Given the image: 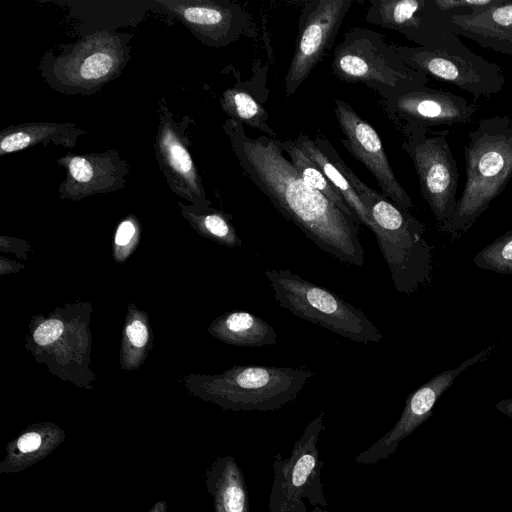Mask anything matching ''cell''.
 Here are the masks:
<instances>
[{"label":"cell","mask_w":512,"mask_h":512,"mask_svg":"<svg viewBox=\"0 0 512 512\" xmlns=\"http://www.w3.org/2000/svg\"><path fill=\"white\" fill-rule=\"evenodd\" d=\"M224 129L244 174L283 217L324 252L347 264H364L358 222L303 181L284 156L280 140L250 138L243 124L231 119Z\"/></svg>","instance_id":"cell-1"},{"label":"cell","mask_w":512,"mask_h":512,"mask_svg":"<svg viewBox=\"0 0 512 512\" xmlns=\"http://www.w3.org/2000/svg\"><path fill=\"white\" fill-rule=\"evenodd\" d=\"M321 148L343 172L366 206L380 252L389 268L395 289L410 294L431 278L432 247L424 238L425 226L383 194L364 184L343 162L328 140Z\"/></svg>","instance_id":"cell-2"},{"label":"cell","mask_w":512,"mask_h":512,"mask_svg":"<svg viewBox=\"0 0 512 512\" xmlns=\"http://www.w3.org/2000/svg\"><path fill=\"white\" fill-rule=\"evenodd\" d=\"M464 148L466 183L452 218L440 231L458 237L476 222L512 178V118L481 119Z\"/></svg>","instance_id":"cell-3"},{"label":"cell","mask_w":512,"mask_h":512,"mask_svg":"<svg viewBox=\"0 0 512 512\" xmlns=\"http://www.w3.org/2000/svg\"><path fill=\"white\" fill-rule=\"evenodd\" d=\"M132 35L106 31L88 34L59 53L47 51L39 64L46 83L67 95L89 96L121 75L130 60Z\"/></svg>","instance_id":"cell-4"},{"label":"cell","mask_w":512,"mask_h":512,"mask_svg":"<svg viewBox=\"0 0 512 512\" xmlns=\"http://www.w3.org/2000/svg\"><path fill=\"white\" fill-rule=\"evenodd\" d=\"M343 82L362 83L376 90L385 101L426 86L428 76L408 66L394 44L372 30L352 28L335 48L331 63Z\"/></svg>","instance_id":"cell-5"},{"label":"cell","mask_w":512,"mask_h":512,"mask_svg":"<svg viewBox=\"0 0 512 512\" xmlns=\"http://www.w3.org/2000/svg\"><path fill=\"white\" fill-rule=\"evenodd\" d=\"M276 302L300 319L361 343H380L383 335L366 315L334 292L288 269L265 271Z\"/></svg>","instance_id":"cell-6"},{"label":"cell","mask_w":512,"mask_h":512,"mask_svg":"<svg viewBox=\"0 0 512 512\" xmlns=\"http://www.w3.org/2000/svg\"><path fill=\"white\" fill-rule=\"evenodd\" d=\"M314 372L304 368L236 366L214 389V399L234 411H274L293 402Z\"/></svg>","instance_id":"cell-7"},{"label":"cell","mask_w":512,"mask_h":512,"mask_svg":"<svg viewBox=\"0 0 512 512\" xmlns=\"http://www.w3.org/2000/svg\"><path fill=\"white\" fill-rule=\"evenodd\" d=\"M323 429L324 412L320 411L305 427L288 458L281 453L274 455L268 512H293L303 499H307L313 507L328 505L321 480L324 463L319 458L318 450Z\"/></svg>","instance_id":"cell-8"},{"label":"cell","mask_w":512,"mask_h":512,"mask_svg":"<svg viewBox=\"0 0 512 512\" xmlns=\"http://www.w3.org/2000/svg\"><path fill=\"white\" fill-rule=\"evenodd\" d=\"M402 144L416 170L420 191L439 228L453 216L457 206L459 171L444 134L427 133L423 127H405Z\"/></svg>","instance_id":"cell-9"},{"label":"cell","mask_w":512,"mask_h":512,"mask_svg":"<svg viewBox=\"0 0 512 512\" xmlns=\"http://www.w3.org/2000/svg\"><path fill=\"white\" fill-rule=\"evenodd\" d=\"M366 21L404 34L419 47L463 52L468 50L455 34L452 15L434 0H370Z\"/></svg>","instance_id":"cell-10"},{"label":"cell","mask_w":512,"mask_h":512,"mask_svg":"<svg viewBox=\"0 0 512 512\" xmlns=\"http://www.w3.org/2000/svg\"><path fill=\"white\" fill-rule=\"evenodd\" d=\"M396 51L411 68L467 91L474 98L490 97L505 84L501 67L470 49L465 52L432 50L395 45Z\"/></svg>","instance_id":"cell-11"},{"label":"cell","mask_w":512,"mask_h":512,"mask_svg":"<svg viewBox=\"0 0 512 512\" xmlns=\"http://www.w3.org/2000/svg\"><path fill=\"white\" fill-rule=\"evenodd\" d=\"M352 4L353 0H315L305 4L295 51L284 78L287 97L297 91L330 48Z\"/></svg>","instance_id":"cell-12"},{"label":"cell","mask_w":512,"mask_h":512,"mask_svg":"<svg viewBox=\"0 0 512 512\" xmlns=\"http://www.w3.org/2000/svg\"><path fill=\"white\" fill-rule=\"evenodd\" d=\"M495 349L491 345L458 366L443 371L412 392L406 399L405 407L395 425L371 447L361 452L355 459L358 464H375L390 457L399 444L413 433L432 414L440 396L448 390L456 378L467 368L484 361Z\"/></svg>","instance_id":"cell-13"},{"label":"cell","mask_w":512,"mask_h":512,"mask_svg":"<svg viewBox=\"0 0 512 512\" xmlns=\"http://www.w3.org/2000/svg\"><path fill=\"white\" fill-rule=\"evenodd\" d=\"M159 125L155 137V154L160 171L171 190L197 205L208 203L204 187L188 149L184 119L179 122L162 98L158 103Z\"/></svg>","instance_id":"cell-14"},{"label":"cell","mask_w":512,"mask_h":512,"mask_svg":"<svg viewBox=\"0 0 512 512\" xmlns=\"http://www.w3.org/2000/svg\"><path fill=\"white\" fill-rule=\"evenodd\" d=\"M335 115L345 135L340 141L375 177L384 196L408 211L413 203L397 180L376 130L345 101L335 99Z\"/></svg>","instance_id":"cell-15"},{"label":"cell","mask_w":512,"mask_h":512,"mask_svg":"<svg viewBox=\"0 0 512 512\" xmlns=\"http://www.w3.org/2000/svg\"><path fill=\"white\" fill-rule=\"evenodd\" d=\"M66 170L59 185L61 199L80 200L114 192L127 184L130 165L114 149L84 154L67 153L56 160Z\"/></svg>","instance_id":"cell-16"},{"label":"cell","mask_w":512,"mask_h":512,"mask_svg":"<svg viewBox=\"0 0 512 512\" xmlns=\"http://www.w3.org/2000/svg\"><path fill=\"white\" fill-rule=\"evenodd\" d=\"M157 3L211 47L235 41L248 24L242 8L228 1L158 0Z\"/></svg>","instance_id":"cell-17"},{"label":"cell","mask_w":512,"mask_h":512,"mask_svg":"<svg viewBox=\"0 0 512 512\" xmlns=\"http://www.w3.org/2000/svg\"><path fill=\"white\" fill-rule=\"evenodd\" d=\"M389 113L407 126H453L472 120L477 107L462 96L448 90L421 86L387 100Z\"/></svg>","instance_id":"cell-18"},{"label":"cell","mask_w":512,"mask_h":512,"mask_svg":"<svg viewBox=\"0 0 512 512\" xmlns=\"http://www.w3.org/2000/svg\"><path fill=\"white\" fill-rule=\"evenodd\" d=\"M455 34L471 39L483 48L512 56V1L468 15L451 18Z\"/></svg>","instance_id":"cell-19"},{"label":"cell","mask_w":512,"mask_h":512,"mask_svg":"<svg viewBox=\"0 0 512 512\" xmlns=\"http://www.w3.org/2000/svg\"><path fill=\"white\" fill-rule=\"evenodd\" d=\"M205 486L214 512H250L244 474L231 455L218 456L205 472Z\"/></svg>","instance_id":"cell-20"},{"label":"cell","mask_w":512,"mask_h":512,"mask_svg":"<svg viewBox=\"0 0 512 512\" xmlns=\"http://www.w3.org/2000/svg\"><path fill=\"white\" fill-rule=\"evenodd\" d=\"M87 131L71 122H27L0 132V156L39 144L73 148Z\"/></svg>","instance_id":"cell-21"},{"label":"cell","mask_w":512,"mask_h":512,"mask_svg":"<svg viewBox=\"0 0 512 512\" xmlns=\"http://www.w3.org/2000/svg\"><path fill=\"white\" fill-rule=\"evenodd\" d=\"M65 434L57 427L30 429L7 444L6 455L0 462V473H17L51 454L63 441Z\"/></svg>","instance_id":"cell-22"},{"label":"cell","mask_w":512,"mask_h":512,"mask_svg":"<svg viewBox=\"0 0 512 512\" xmlns=\"http://www.w3.org/2000/svg\"><path fill=\"white\" fill-rule=\"evenodd\" d=\"M299 148L321 169L326 178L341 195L345 203L351 209L358 222L372 229V223L366 206L359 198L357 192L351 186L343 172L337 167L332 158L314 140L307 135L300 134L295 139Z\"/></svg>","instance_id":"cell-23"},{"label":"cell","mask_w":512,"mask_h":512,"mask_svg":"<svg viewBox=\"0 0 512 512\" xmlns=\"http://www.w3.org/2000/svg\"><path fill=\"white\" fill-rule=\"evenodd\" d=\"M216 332L223 340L248 348L273 345L278 338L268 322L246 311H234L223 316Z\"/></svg>","instance_id":"cell-24"},{"label":"cell","mask_w":512,"mask_h":512,"mask_svg":"<svg viewBox=\"0 0 512 512\" xmlns=\"http://www.w3.org/2000/svg\"><path fill=\"white\" fill-rule=\"evenodd\" d=\"M280 146L283 152L288 155L290 162L308 186L325 195L344 213L350 215L358 222L351 209L335 190L318 165L299 148L295 140L280 141Z\"/></svg>","instance_id":"cell-25"},{"label":"cell","mask_w":512,"mask_h":512,"mask_svg":"<svg viewBox=\"0 0 512 512\" xmlns=\"http://www.w3.org/2000/svg\"><path fill=\"white\" fill-rule=\"evenodd\" d=\"M221 105L231 120L276 138V132L268 124L267 111L248 92L239 88L227 89L222 95Z\"/></svg>","instance_id":"cell-26"},{"label":"cell","mask_w":512,"mask_h":512,"mask_svg":"<svg viewBox=\"0 0 512 512\" xmlns=\"http://www.w3.org/2000/svg\"><path fill=\"white\" fill-rule=\"evenodd\" d=\"M473 262L483 270L512 274V229L480 250Z\"/></svg>","instance_id":"cell-27"},{"label":"cell","mask_w":512,"mask_h":512,"mask_svg":"<svg viewBox=\"0 0 512 512\" xmlns=\"http://www.w3.org/2000/svg\"><path fill=\"white\" fill-rule=\"evenodd\" d=\"M195 220L210 236L230 247L240 246L241 240L236 234L228 217L216 210L205 211L195 216Z\"/></svg>","instance_id":"cell-28"},{"label":"cell","mask_w":512,"mask_h":512,"mask_svg":"<svg viewBox=\"0 0 512 512\" xmlns=\"http://www.w3.org/2000/svg\"><path fill=\"white\" fill-rule=\"evenodd\" d=\"M501 0H434L437 7L452 15H468L498 4Z\"/></svg>","instance_id":"cell-29"},{"label":"cell","mask_w":512,"mask_h":512,"mask_svg":"<svg viewBox=\"0 0 512 512\" xmlns=\"http://www.w3.org/2000/svg\"><path fill=\"white\" fill-rule=\"evenodd\" d=\"M63 332V323L51 319L42 323L34 332V340L39 345H47L59 338Z\"/></svg>","instance_id":"cell-30"},{"label":"cell","mask_w":512,"mask_h":512,"mask_svg":"<svg viewBox=\"0 0 512 512\" xmlns=\"http://www.w3.org/2000/svg\"><path fill=\"white\" fill-rule=\"evenodd\" d=\"M127 335L131 343L136 347H142L148 338L146 326L141 321H134L127 329Z\"/></svg>","instance_id":"cell-31"},{"label":"cell","mask_w":512,"mask_h":512,"mask_svg":"<svg viewBox=\"0 0 512 512\" xmlns=\"http://www.w3.org/2000/svg\"><path fill=\"white\" fill-rule=\"evenodd\" d=\"M136 227L130 219L120 223L115 234V243L118 246L127 245L135 235Z\"/></svg>","instance_id":"cell-32"},{"label":"cell","mask_w":512,"mask_h":512,"mask_svg":"<svg viewBox=\"0 0 512 512\" xmlns=\"http://www.w3.org/2000/svg\"><path fill=\"white\" fill-rule=\"evenodd\" d=\"M496 409L504 415L512 418V398L502 399L495 404Z\"/></svg>","instance_id":"cell-33"},{"label":"cell","mask_w":512,"mask_h":512,"mask_svg":"<svg viewBox=\"0 0 512 512\" xmlns=\"http://www.w3.org/2000/svg\"><path fill=\"white\" fill-rule=\"evenodd\" d=\"M167 508V501L159 500L147 512H167Z\"/></svg>","instance_id":"cell-34"},{"label":"cell","mask_w":512,"mask_h":512,"mask_svg":"<svg viewBox=\"0 0 512 512\" xmlns=\"http://www.w3.org/2000/svg\"><path fill=\"white\" fill-rule=\"evenodd\" d=\"M293 512H308L304 501H302Z\"/></svg>","instance_id":"cell-35"},{"label":"cell","mask_w":512,"mask_h":512,"mask_svg":"<svg viewBox=\"0 0 512 512\" xmlns=\"http://www.w3.org/2000/svg\"><path fill=\"white\" fill-rule=\"evenodd\" d=\"M311 512H328V511H326V510L322 509L320 506H315V507L311 510Z\"/></svg>","instance_id":"cell-36"}]
</instances>
